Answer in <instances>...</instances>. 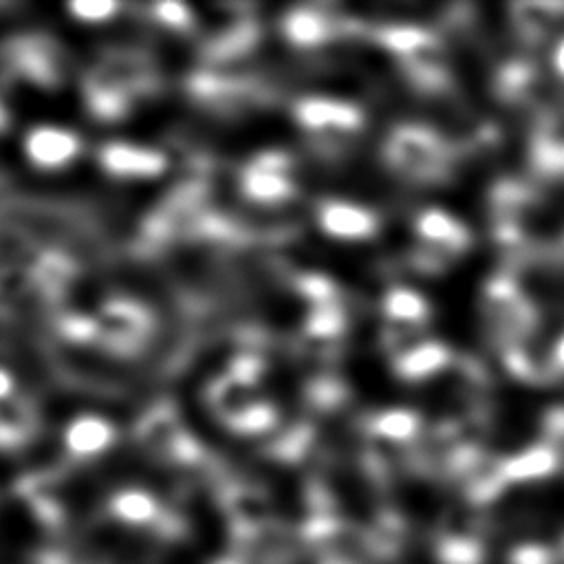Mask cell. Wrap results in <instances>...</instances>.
<instances>
[{"label": "cell", "instance_id": "cell-1", "mask_svg": "<svg viewBox=\"0 0 564 564\" xmlns=\"http://www.w3.org/2000/svg\"><path fill=\"white\" fill-rule=\"evenodd\" d=\"M390 159L408 176L427 181L443 174L447 152L438 134L425 126H405L390 143Z\"/></svg>", "mask_w": 564, "mask_h": 564}, {"label": "cell", "instance_id": "cell-2", "mask_svg": "<svg viewBox=\"0 0 564 564\" xmlns=\"http://www.w3.org/2000/svg\"><path fill=\"white\" fill-rule=\"evenodd\" d=\"M414 229L423 247L438 253L441 258L458 256L471 242L467 227L456 216L438 207L423 209L414 220Z\"/></svg>", "mask_w": 564, "mask_h": 564}, {"label": "cell", "instance_id": "cell-3", "mask_svg": "<svg viewBox=\"0 0 564 564\" xmlns=\"http://www.w3.org/2000/svg\"><path fill=\"white\" fill-rule=\"evenodd\" d=\"M452 364V350L438 339H423L394 357V372L405 381H423Z\"/></svg>", "mask_w": 564, "mask_h": 564}, {"label": "cell", "instance_id": "cell-4", "mask_svg": "<svg viewBox=\"0 0 564 564\" xmlns=\"http://www.w3.org/2000/svg\"><path fill=\"white\" fill-rule=\"evenodd\" d=\"M383 313L397 324H425L430 317V302L410 286H394L383 297Z\"/></svg>", "mask_w": 564, "mask_h": 564}, {"label": "cell", "instance_id": "cell-5", "mask_svg": "<svg viewBox=\"0 0 564 564\" xmlns=\"http://www.w3.org/2000/svg\"><path fill=\"white\" fill-rule=\"evenodd\" d=\"M531 156L538 172L551 178L564 176V137H557L551 132L540 134L533 143Z\"/></svg>", "mask_w": 564, "mask_h": 564}, {"label": "cell", "instance_id": "cell-6", "mask_svg": "<svg viewBox=\"0 0 564 564\" xmlns=\"http://www.w3.org/2000/svg\"><path fill=\"white\" fill-rule=\"evenodd\" d=\"M375 425H377V432H381L383 436L405 441V438H412L416 434V430L421 425V419L414 410L394 408V410H386L383 414H379Z\"/></svg>", "mask_w": 564, "mask_h": 564}, {"label": "cell", "instance_id": "cell-7", "mask_svg": "<svg viewBox=\"0 0 564 564\" xmlns=\"http://www.w3.org/2000/svg\"><path fill=\"white\" fill-rule=\"evenodd\" d=\"M555 456L551 449L546 447H533V449H527L524 454L516 456L511 463H509V471L511 474H518V476H529V474H542L546 469H551Z\"/></svg>", "mask_w": 564, "mask_h": 564}, {"label": "cell", "instance_id": "cell-8", "mask_svg": "<svg viewBox=\"0 0 564 564\" xmlns=\"http://www.w3.org/2000/svg\"><path fill=\"white\" fill-rule=\"evenodd\" d=\"M549 361H551L553 370L564 372V333L553 341L551 352H549Z\"/></svg>", "mask_w": 564, "mask_h": 564}, {"label": "cell", "instance_id": "cell-9", "mask_svg": "<svg viewBox=\"0 0 564 564\" xmlns=\"http://www.w3.org/2000/svg\"><path fill=\"white\" fill-rule=\"evenodd\" d=\"M551 66L560 77H564V35L551 48Z\"/></svg>", "mask_w": 564, "mask_h": 564}]
</instances>
